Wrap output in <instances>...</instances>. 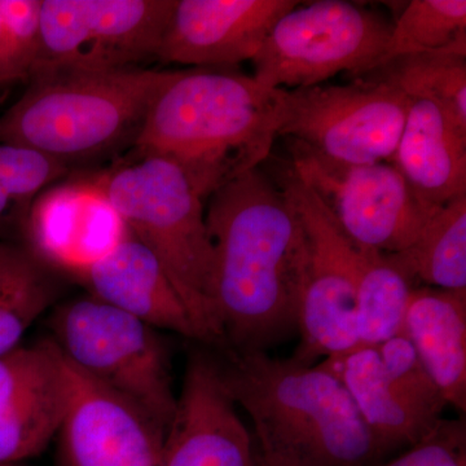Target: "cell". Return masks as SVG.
I'll list each match as a JSON object with an SVG mask.
<instances>
[{
    "label": "cell",
    "mask_w": 466,
    "mask_h": 466,
    "mask_svg": "<svg viewBox=\"0 0 466 466\" xmlns=\"http://www.w3.org/2000/svg\"><path fill=\"white\" fill-rule=\"evenodd\" d=\"M210 299L222 348L265 351L297 329L308 238L288 193L253 168L208 198Z\"/></svg>",
    "instance_id": "cell-1"
},
{
    "label": "cell",
    "mask_w": 466,
    "mask_h": 466,
    "mask_svg": "<svg viewBox=\"0 0 466 466\" xmlns=\"http://www.w3.org/2000/svg\"><path fill=\"white\" fill-rule=\"evenodd\" d=\"M287 90L229 67L171 70L135 140L134 156L170 159L208 198L262 167L283 126Z\"/></svg>",
    "instance_id": "cell-2"
},
{
    "label": "cell",
    "mask_w": 466,
    "mask_h": 466,
    "mask_svg": "<svg viewBox=\"0 0 466 466\" xmlns=\"http://www.w3.org/2000/svg\"><path fill=\"white\" fill-rule=\"evenodd\" d=\"M229 397L249 416L257 450L293 466H376L385 453L345 386L319 366L266 351H228Z\"/></svg>",
    "instance_id": "cell-3"
},
{
    "label": "cell",
    "mask_w": 466,
    "mask_h": 466,
    "mask_svg": "<svg viewBox=\"0 0 466 466\" xmlns=\"http://www.w3.org/2000/svg\"><path fill=\"white\" fill-rule=\"evenodd\" d=\"M171 70L34 73L27 90L0 116V144L35 150L66 165L133 147Z\"/></svg>",
    "instance_id": "cell-4"
},
{
    "label": "cell",
    "mask_w": 466,
    "mask_h": 466,
    "mask_svg": "<svg viewBox=\"0 0 466 466\" xmlns=\"http://www.w3.org/2000/svg\"><path fill=\"white\" fill-rule=\"evenodd\" d=\"M95 182L126 228L149 248L195 321L202 342L222 348L211 309L213 247L204 198L182 167L159 156H134Z\"/></svg>",
    "instance_id": "cell-5"
},
{
    "label": "cell",
    "mask_w": 466,
    "mask_h": 466,
    "mask_svg": "<svg viewBox=\"0 0 466 466\" xmlns=\"http://www.w3.org/2000/svg\"><path fill=\"white\" fill-rule=\"evenodd\" d=\"M52 332L51 341L70 366L131 401L167 431L177 397L157 329L87 296L57 309Z\"/></svg>",
    "instance_id": "cell-6"
},
{
    "label": "cell",
    "mask_w": 466,
    "mask_h": 466,
    "mask_svg": "<svg viewBox=\"0 0 466 466\" xmlns=\"http://www.w3.org/2000/svg\"><path fill=\"white\" fill-rule=\"evenodd\" d=\"M299 5L276 21L251 60L260 85L287 91L314 87L342 73L359 78L380 63L390 21L345 0Z\"/></svg>",
    "instance_id": "cell-7"
},
{
    "label": "cell",
    "mask_w": 466,
    "mask_h": 466,
    "mask_svg": "<svg viewBox=\"0 0 466 466\" xmlns=\"http://www.w3.org/2000/svg\"><path fill=\"white\" fill-rule=\"evenodd\" d=\"M287 140L293 173L361 249L400 253L433 213L390 162L341 164Z\"/></svg>",
    "instance_id": "cell-8"
},
{
    "label": "cell",
    "mask_w": 466,
    "mask_h": 466,
    "mask_svg": "<svg viewBox=\"0 0 466 466\" xmlns=\"http://www.w3.org/2000/svg\"><path fill=\"white\" fill-rule=\"evenodd\" d=\"M276 182L299 211L308 260L300 288V343L293 360L314 366L318 359L336 357L359 348L357 330V269L359 247L328 214L289 165Z\"/></svg>",
    "instance_id": "cell-9"
},
{
    "label": "cell",
    "mask_w": 466,
    "mask_h": 466,
    "mask_svg": "<svg viewBox=\"0 0 466 466\" xmlns=\"http://www.w3.org/2000/svg\"><path fill=\"white\" fill-rule=\"evenodd\" d=\"M175 0H42L34 73L137 67L157 58Z\"/></svg>",
    "instance_id": "cell-10"
},
{
    "label": "cell",
    "mask_w": 466,
    "mask_h": 466,
    "mask_svg": "<svg viewBox=\"0 0 466 466\" xmlns=\"http://www.w3.org/2000/svg\"><path fill=\"white\" fill-rule=\"evenodd\" d=\"M410 103L394 86L367 76L287 91L279 137L341 164L390 162Z\"/></svg>",
    "instance_id": "cell-11"
},
{
    "label": "cell",
    "mask_w": 466,
    "mask_h": 466,
    "mask_svg": "<svg viewBox=\"0 0 466 466\" xmlns=\"http://www.w3.org/2000/svg\"><path fill=\"white\" fill-rule=\"evenodd\" d=\"M66 366L60 466H161L167 431L131 401Z\"/></svg>",
    "instance_id": "cell-12"
},
{
    "label": "cell",
    "mask_w": 466,
    "mask_h": 466,
    "mask_svg": "<svg viewBox=\"0 0 466 466\" xmlns=\"http://www.w3.org/2000/svg\"><path fill=\"white\" fill-rule=\"evenodd\" d=\"M161 466H258L256 441L223 385L219 364L201 352L187 364Z\"/></svg>",
    "instance_id": "cell-13"
},
{
    "label": "cell",
    "mask_w": 466,
    "mask_h": 466,
    "mask_svg": "<svg viewBox=\"0 0 466 466\" xmlns=\"http://www.w3.org/2000/svg\"><path fill=\"white\" fill-rule=\"evenodd\" d=\"M69 391L66 359L51 339L0 357V464L36 458L60 431Z\"/></svg>",
    "instance_id": "cell-14"
},
{
    "label": "cell",
    "mask_w": 466,
    "mask_h": 466,
    "mask_svg": "<svg viewBox=\"0 0 466 466\" xmlns=\"http://www.w3.org/2000/svg\"><path fill=\"white\" fill-rule=\"evenodd\" d=\"M94 177L64 180L34 201L21 245L56 274L76 278L127 235Z\"/></svg>",
    "instance_id": "cell-15"
},
{
    "label": "cell",
    "mask_w": 466,
    "mask_h": 466,
    "mask_svg": "<svg viewBox=\"0 0 466 466\" xmlns=\"http://www.w3.org/2000/svg\"><path fill=\"white\" fill-rule=\"evenodd\" d=\"M294 0H175L157 60L196 67H232L258 54Z\"/></svg>",
    "instance_id": "cell-16"
},
{
    "label": "cell",
    "mask_w": 466,
    "mask_h": 466,
    "mask_svg": "<svg viewBox=\"0 0 466 466\" xmlns=\"http://www.w3.org/2000/svg\"><path fill=\"white\" fill-rule=\"evenodd\" d=\"M88 296L155 329L202 342L188 309L156 254L130 232L76 276Z\"/></svg>",
    "instance_id": "cell-17"
},
{
    "label": "cell",
    "mask_w": 466,
    "mask_h": 466,
    "mask_svg": "<svg viewBox=\"0 0 466 466\" xmlns=\"http://www.w3.org/2000/svg\"><path fill=\"white\" fill-rule=\"evenodd\" d=\"M391 165L420 200L441 207L466 193V131L428 100H410Z\"/></svg>",
    "instance_id": "cell-18"
},
{
    "label": "cell",
    "mask_w": 466,
    "mask_h": 466,
    "mask_svg": "<svg viewBox=\"0 0 466 466\" xmlns=\"http://www.w3.org/2000/svg\"><path fill=\"white\" fill-rule=\"evenodd\" d=\"M341 381L383 453L410 447L441 422V416L420 406L386 375L375 348H359L319 363Z\"/></svg>",
    "instance_id": "cell-19"
},
{
    "label": "cell",
    "mask_w": 466,
    "mask_h": 466,
    "mask_svg": "<svg viewBox=\"0 0 466 466\" xmlns=\"http://www.w3.org/2000/svg\"><path fill=\"white\" fill-rule=\"evenodd\" d=\"M403 332L447 406L466 410V291L416 287Z\"/></svg>",
    "instance_id": "cell-20"
},
{
    "label": "cell",
    "mask_w": 466,
    "mask_h": 466,
    "mask_svg": "<svg viewBox=\"0 0 466 466\" xmlns=\"http://www.w3.org/2000/svg\"><path fill=\"white\" fill-rule=\"evenodd\" d=\"M389 256L415 287L466 291V193L435 208L415 241Z\"/></svg>",
    "instance_id": "cell-21"
},
{
    "label": "cell",
    "mask_w": 466,
    "mask_h": 466,
    "mask_svg": "<svg viewBox=\"0 0 466 466\" xmlns=\"http://www.w3.org/2000/svg\"><path fill=\"white\" fill-rule=\"evenodd\" d=\"M56 275L24 245L0 241V357L18 348L55 302Z\"/></svg>",
    "instance_id": "cell-22"
},
{
    "label": "cell",
    "mask_w": 466,
    "mask_h": 466,
    "mask_svg": "<svg viewBox=\"0 0 466 466\" xmlns=\"http://www.w3.org/2000/svg\"><path fill=\"white\" fill-rule=\"evenodd\" d=\"M415 288V284L408 279L389 254L359 248V348H375L386 339L403 332L408 302Z\"/></svg>",
    "instance_id": "cell-23"
},
{
    "label": "cell",
    "mask_w": 466,
    "mask_h": 466,
    "mask_svg": "<svg viewBox=\"0 0 466 466\" xmlns=\"http://www.w3.org/2000/svg\"><path fill=\"white\" fill-rule=\"evenodd\" d=\"M363 76L394 86L408 99L431 101L466 131L465 54L438 51L404 55L380 64Z\"/></svg>",
    "instance_id": "cell-24"
},
{
    "label": "cell",
    "mask_w": 466,
    "mask_h": 466,
    "mask_svg": "<svg viewBox=\"0 0 466 466\" xmlns=\"http://www.w3.org/2000/svg\"><path fill=\"white\" fill-rule=\"evenodd\" d=\"M70 170L35 150L0 144V241L20 244L34 201Z\"/></svg>",
    "instance_id": "cell-25"
},
{
    "label": "cell",
    "mask_w": 466,
    "mask_h": 466,
    "mask_svg": "<svg viewBox=\"0 0 466 466\" xmlns=\"http://www.w3.org/2000/svg\"><path fill=\"white\" fill-rule=\"evenodd\" d=\"M438 51L466 55L465 0L408 3L392 23L388 45L377 66L404 55Z\"/></svg>",
    "instance_id": "cell-26"
},
{
    "label": "cell",
    "mask_w": 466,
    "mask_h": 466,
    "mask_svg": "<svg viewBox=\"0 0 466 466\" xmlns=\"http://www.w3.org/2000/svg\"><path fill=\"white\" fill-rule=\"evenodd\" d=\"M375 349L390 381L417 404L441 416L446 400L406 333L400 332Z\"/></svg>",
    "instance_id": "cell-27"
},
{
    "label": "cell",
    "mask_w": 466,
    "mask_h": 466,
    "mask_svg": "<svg viewBox=\"0 0 466 466\" xmlns=\"http://www.w3.org/2000/svg\"><path fill=\"white\" fill-rule=\"evenodd\" d=\"M376 466H466L464 420H441L424 440L390 461Z\"/></svg>",
    "instance_id": "cell-28"
},
{
    "label": "cell",
    "mask_w": 466,
    "mask_h": 466,
    "mask_svg": "<svg viewBox=\"0 0 466 466\" xmlns=\"http://www.w3.org/2000/svg\"><path fill=\"white\" fill-rule=\"evenodd\" d=\"M42 0H0L21 81H29L41 43Z\"/></svg>",
    "instance_id": "cell-29"
},
{
    "label": "cell",
    "mask_w": 466,
    "mask_h": 466,
    "mask_svg": "<svg viewBox=\"0 0 466 466\" xmlns=\"http://www.w3.org/2000/svg\"><path fill=\"white\" fill-rule=\"evenodd\" d=\"M21 81L5 18L0 14V86Z\"/></svg>",
    "instance_id": "cell-30"
},
{
    "label": "cell",
    "mask_w": 466,
    "mask_h": 466,
    "mask_svg": "<svg viewBox=\"0 0 466 466\" xmlns=\"http://www.w3.org/2000/svg\"><path fill=\"white\" fill-rule=\"evenodd\" d=\"M257 455H258V466H293L283 459L276 458V456L268 455V453L260 452L258 450H257Z\"/></svg>",
    "instance_id": "cell-31"
},
{
    "label": "cell",
    "mask_w": 466,
    "mask_h": 466,
    "mask_svg": "<svg viewBox=\"0 0 466 466\" xmlns=\"http://www.w3.org/2000/svg\"><path fill=\"white\" fill-rule=\"evenodd\" d=\"M0 466H27L26 462H17V464H0Z\"/></svg>",
    "instance_id": "cell-32"
}]
</instances>
